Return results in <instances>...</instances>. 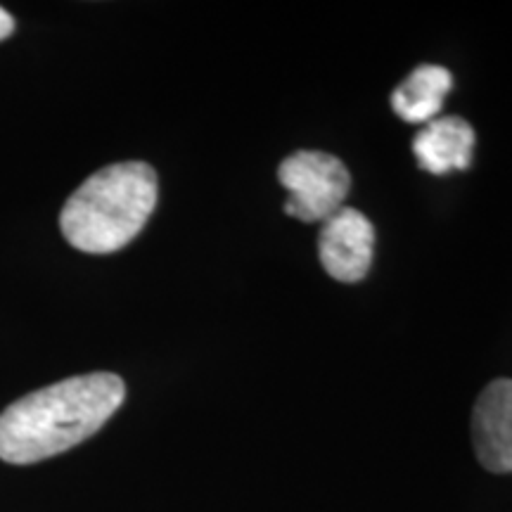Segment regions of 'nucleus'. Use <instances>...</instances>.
I'll return each mask as SVG.
<instances>
[{"mask_svg":"<svg viewBox=\"0 0 512 512\" xmlns=\"http://www.w3.org/2000/svg\"><path fill=\"white\" fill-rule=\"evenodd\" d=\"M157 174L145 162L100 169L69 197L60 214L67 242L86 254H112L138 238L157 207Z\"/></svg>","mask_w":512,"mask_h":512,"instance_id":"nucleus-2","label":"nucleus"},{"mask_svg":"<svg viewBox=\"0 0 512 512\" xmlns=\"http://www.w3.org/2000/svg\"><path fill=\"white\" fill-rule=\"evenodd\" d=\"M124 396L114 373L69 377L27 394L0 413V460L31 465L69 451L100 432Z\"/></svg>","mask_w":512,"mask_h":512,"instance_id":"nucleus-1","label":"nucleus"},{"mask_svg":"<svg viewBox=\"0 0 512 512\" xmlns=\"http://www.w3.org/2000/svg\"><path fill=\"white\" fill-rule=\"evenodd\" d=\"M472 446L484 470L512 472V380H494L472 411Z\"/></svg>","mask_w":512,"mask_h":512,"instance_id":"nucleus-5","label":"nucleus"},{"mask_svg":"<svg viewBox=\"0 0 512 512\" xmlns=\"http://www.w3.org/2000/svg\"><path fill=\"white\" fill-rule=\"evenodd\" d=\"M12 31H15V19H12L3 8H0V41H3V38H8Z\"/></svg>","mask_w":512,"mask_h":512,"instance_id":"nucleus-8","label":"nucleus"},{"mask_svg":"<svg viewBox=\"0 0 512 512\" xmlns=\"http://www.w3.org/2000/svg\"><path fill=\"white\" fill-rule=\"evenodd\" d=\"M453 76L439 64H420L394 88L392 110L406 124H430L444 107Z\"/></svg>","mask_w":512,"mask_h":512,"instance_id":"nucleus-7","label":"nucleus"},{"mask_svg":"<svg viewBox=\"0 0 512 512\" xmlns=\"http://www.w3.org/2000/svg\"><path fill=\"white\" fill-rule=\"evenodd\" d=\"M475 128L460 117H441L422 126L413 140V152L420 169L434 176L465 171L475 152Z\"/></svg>","mask_w":512,"mask_h":512,"instance_id":"nucleus-6","label":"nucleus"},{"mask_svg":"<svg viewBox=\"0 0 512 512\" xmlns=\"http://www.w3.org/2000/svg\"><path fill=\"white\" fill-rule=\"evenodd\" d=\"M375 228L358 209L342 207L323 221L318 235L320 264L339 283H358L373 264Z\"/></svg>","mask_w":512,"mask_h":512,"instance_id":"nucleus-4","label":"nucleus"},{"mask_svg":"<svg viewBox=\"0 0 512 512\" xmlns=\"http://www.w3.org/2000/svg\"><path fill=\"white\" fill-rule=\"evenodd\" d=\"M278 181L290 192L285 214L304 223L330 219L344 207L351 188V176L342 159L318 150H299L283 159Z\"/></svg>","mask_w":512,"mask_h":512,"instance_id":"nucleus-3","label":"nucleus"}]
</instances>
